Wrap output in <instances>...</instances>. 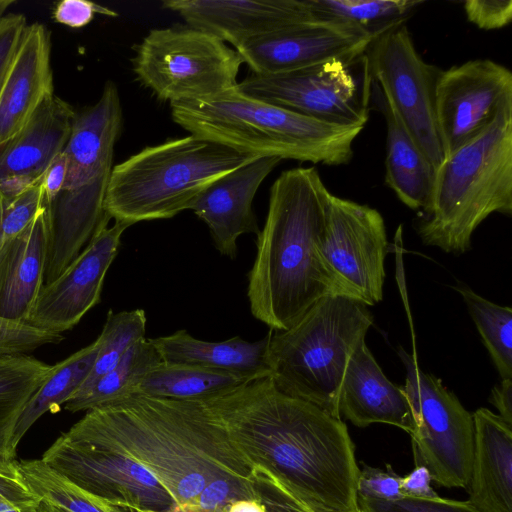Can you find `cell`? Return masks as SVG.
<instances>
[{
    "label": "cell",
    "instance_id": "cell-7",
    "mask_svg": "<svg viewBox=\"0 0 512 512\" xmlns=\"http://www.w3.org/2000/svg\"><path fill=\"white\" fill-rule=\"evenodd\" d=\"M255 158L190 134L145 147L113 167L104 212L130 226L172 218L211 183Z\"/></svg>",
    "mask_w": 512,
    "mask_h": 512
},
{
    "label": "cell",
    "instance_id": "cell-28",
    "mask_svg": "<svg viewBox=\"0 0 512 512\" xmlns=\"http://www.w3.org/2000/svg\"><path fill=\"white\" fill-rule=\"evenodd\" d=\"M100 347V339L81 348L68 358L54 364L48 378L31 397L21 413L12 438V448L17 445L28 429L45 413H56L80 388L90 373Z\"/></svg>",
    "mask_w": 512,
    "mask_h": 512
},
{
    "label": "cell",
    "instance_id": "cell-10",
    "mask_svg": "<svg viewBox=\"0 0 512 512\" xmlns=\"http://www.w3.org/2000/svg\"><path fill=\"white\" fill-rule=\"evenodd\" d=\"M236 88L332 125L364 128L369 119L372 79L365 53L283 73H252Z\"/></svg>",
    "mask_w": 512,
    "mask_h": 512
},
{
    "label": "cell",
    "instance_id": "cell-35",
    "mask_svg": "<svg viewBox=\"0 0 512 512\" xmlns=\"http://www.w3.org/2000/svg\"><path fill=\"white\" fill-rule=\"evenodd\" d=\"M42 180L28 185L0 183V258L42 206Z\"/></svg>",
    "mask_w": 512,
    "mask_h": 512
},
{
    "label": "cell",
    "instance_id": "cell-4",
    "mask_svg": "<svg viewBox=\"0 0 512 512\" xmlns=\"http://www.w3.org/2000/svg\"><path fill=\"white\" fill-rule=\"evenodd\" d=\"M173 121L195 137L254 157L338 166L353 157L363 127L309 118L241 93L236 86L204 99L171 103Z\"/></svg>",
    "mask_w": 512,
    "mask_h": 512
},
{
    "label": "cell",
    "instance_id": "cell-23",
    "mask_svg": "<svg viewBox=\"0 0 512 512\" xmlns=\"http://www.w3.org/2000/svg\"><path fill=\"white\" fill-rule=\"evenodd\" d=\"M468 502L479 512H512V426L487 408L473 414Z\"/></svg>",
    "mask_w": 512,
    "mask_h": 512
},
{
    "label": "cell",
    "instance_id": "cell-43",
    "mask_svg": "<svg viewBox=\"0 0 512 512\" xmlns=\"http://www.w3.org/2000/svg\"><path fill=\"white\" fill-rule=\"evenodd\" d=\"M432 478L425 466L417 465L401 479V491L404 496L416 498H436L438 494L431 486Z\"/></svg>",
    "mask_w": 512,
    "mask_h": 512
},
{
    "label": "cell",
    "instance_id": "cell-38",
    "mask_svg": "<svg viewBox=\"0 0 512 512\" xmlns=\"http://www.w3.org/2000/svg\"><path fill=\"white\" fill-rule=\"evenodd\" d=\"M363 512H479L467 500L416 498L404 496L397 500L358 498Z\"/></svg>",
    "mask_w": 512,
    "mask_h": 512
},
{
    "label": "cell",
    "instance_id": "cell-42",
    "mask_svg": "<svg viewBox=\"0 0 512 512\" xmlns=\"http://www.w3.org/2000/svg\"><path fill=\"white\" fill-rule=\"evenodd\" d=\"M95 14L117 16L115 11L87 0H63L53 10L56 22L72 28L86 26L94 19Z\"/></svg>",
    "mask_w": 512,
    "mask_h": 512
},
{
    "label": "cell",
    "instance_id": "cell-2",
    "mask_svg": "<svg viewBox=\"0 0 512 512\" xmlns=\"http://www.w3.org/2000/svg\"><path fill=\"white\" fill-rule=\"evenodd\" d=\"M64 434L140 463L177 505L191 504L217 478H252L254 464L201 400L135 393L87 411Z\"/></svg>",
    "mask_w": 512,
    "mask_h": 512
},
{
    "label": "cell",
    "instance_id": "cell-46",
    "mask_svg": "<svg viewBox=\"0 0 512 512\" xmlns=\"http://www.w3.org/2000/svg\"><path fill=\"white\" fill-rule=\"evenodd\" d=\"M226 512H267L258 499H240L231 503Z\"/></svg>",
    "mask_w": 512,
    "mask_h": 512
},
{
    "label": "cell",
    "instance_id": "cell-30",
    "mask_svg": "<svg viewBox=\"0 0 512 512\" xmlns=\"http://www.w3.org/2000/svg\"><path fill=\"white\" fill-rule=\"evenodd\" d=\"M161 362L150 339L142 338L86 393L67 400L64 408L72 413L89 411L134 394L148 372Z\"/></svg>",
    "mask_w": 512,
    "mask_h": 512
},
{
    "label": "cell",
    "instance_id": "cell-48",
    "mask_svg": "<svg viewBox=\"0 0 512 512\" xmlns=\"http://www.w3.org/2000/svg\"><path fill=\"white\" fill-rule=\"evenodd\" d=\"M141 511V510H140ZM141 512H157V511H141ZM160 512H204L194 505H177L175 504L171 508L160 511Z\"/></svg>",
    "mask_w": 512,
    "mask_h": 512
},
{
    "label": "cell",
    "instance_id": "cell-36",
    "mask_svg": "<svg viewBox=\"0 0 512 512\" xmlns=\"http://www.w3.org/2000/svg\"><path fill=\"white\" fill-rule=\"evenodd\" d=\"M63 339L60 333L43 330L26 321L0 317V356L26 354Z\"/></svg>",
    "mask_w": 512,
    "mask_h": 512
},
{
    "label": "cell",
    "instance_id": "cell-14",
    "mask_svg": "<svg viewBox=\"0 0 512 512\" xmlns=\"http://www.w3.org/2000/svg\"><path fill=\"white\" fill-rule=\"evenodd\" d=\"M41 459L82 489L112 504L157 512L176 504L165 486L140 463L71 440L64 433Z\"/></svg>",
    "mask_w": 512,
    "mask_h": 512
},
{
    "label": "cell",
    "instance_id": "cell-12",
    "mask_svg": "<svg viewBox=\"0 0 512 512\" xmlns=\"http://www.w3.org/2000/svg\"><path fill=\"white\" fill-rule=\"evenodd\" d=\"M365 55L372 82L437 170L445 158L435 106V88L441 70L417 52L405 21L380 33Z\"/></svg>",
    "mask_w": 512,
    "mask_h": 512
},
{
    "label": "cell",
    "instance_id": "cell-45",
    "mask_svg": "<svg viewBox=\"0 0 512 512\" xmlns=\"http://www.w3.org/2000/svg\"><path fill=\"white\" fill-rule=\"evenodd\" d=\"M489 401L498 410L499 415L512 426V379H502L491 391Z\"/></svg>",
    "mask_w": 512,
    "mask_h": 512
},
{
    "label": "cell",
    "instance_id": "cell-34",
    "mask_svg": "<svg viewBox=\"0 0 512 512\" xmlns=\"http://www.w3.org/2000/svg\"><path fill=\"white\" fill-rule=\"evenodd\" d=\"M314 11L333 19L382 30L405 21L419 0H308Z\"/></svg>",
    "mask_w": 512,
    "mask_h": 512
},
{
    "label": "cell",
    "instance_id": "cell-47",
    "mask_svg": "<svg viewBox=\"0 0 512 512\" xmlns=\"http://www.w3.org/2000/svg\"><path fill=\"white\" fill-rule=\"evenodd\" d=\"M279 480V479H278ZM280 481V480H279ZM281 482V481H280ZM282 483V482H281ZM283 484V483H282ZM284 485V484H283ZM285 486V485H284ZM286 487V486H285ZM287 488V487H286ZM288 489V488H287ZM289 490V489H288ZM292 495L294 496L295 500L297 501L298 505L300 506L302 512H363L359 507L355 510H351V511H340V510H335V509H331V508H326L314 501H311L309 499H306L304 497H301L297 494H295L294 492H292L291 490H289Z\"/></svg>",
    "mask_w": 512,
    "mask_h": 512
},
{
    "label": "cell",
    "instance_id": "cell-33",
    "mask_svg": "<svg viewBox=\"0 0 512 512\" xmlns=\"http://www.w3.org/2000/svg\"><path fill=\"white\" fill-rule=\"evenodd\" d=\"M146 323L147 318L143 309L117 313L109 310L103 329L98 336L100 347L94 365L72 397L86 393L120 361L130 346L145 338Z\"/></svg>",
    "mask_w": 512,
    "mask_h": 512
},
{
    "label": "cell",
    "instance_id": "cell-41",
    "mask_svg": "<svg viewBox=\"0 0 512 512\" xmlns=\"http://www.w3.org/2000/svg\"><path fill=\"white\" fill-rule=\"evenodd\" d=\"M27 25L23 14L9 13L0 17V91L12 66Z\"/></svg>",
    "mask_w": 512,
    "mask_h": 512
},
{
    "label": "cell",
    "instance_id": "cell-50",
    "mask_svg": "<svg viewBox=\"0 0 512 512\" xmlns=\"http://www.w3.org/2000/svg\"><path fill=\"white\" fill-rule=\"evenodd\" d=\"M14 3V0H0V17H2L8 7Z\"/></svg>",
    "mask_w": 512,
    "mask_h": 512
},
{
    "label": "cell",
    "instance_id": "cell-17",
    "mask_svg": "<svg viewBox=\"0 0 512 512\" xmlns=\"http://www.w3.org/2000/svg\"><path fill=\"white\" fill-rule=\"evenodd\" d=\"M105 213L96 232L76 259L51 283L43 284L26 322L60 333L72 329L100 302L105 275L117 256L121 236L130 225Z\"/></svg>",
    "mask_w": 512,
    "mask_h": 512
},
{
    "label": "cell",
    "instance_id": "cell-20",
    "mask_svg": "<svg viewBox=\"0 0 512 512\" xmlns=\"http://www.w3.org/2000/svg\"><path fill=\"white\" fill-rule=\"evenodd\" d=\"M53 94L50 32L33 23L25 29L0 91V144L15 136Z\"/></svg>",
    "mask_w": 512,
    "mask_h": 512
},
{
    "label": "cell",
    "instance_id": "cell-3",
    "mask_svg": "<svg viewBox=\"0 0 512 512\" xmlns=\"http://www.w3.org/2000/svg\"><path fill=\"white\" fill-rule=\"evenodd\" d=\"M330 196L313 167L283 171L270 188L247 297L252 315L271 330L290 328L326 296L351 297L320 252Z\"/></svg>",
    "mask_w": 512,
    "mask_h": 512
},
{
    "label": "cell",
    "instance_id": "cell-18",
    "mask_svg": "<svg viewBox=\"0 0 512 512\" xmlns=\"http://www.w3.org/2000/svg\"><path fill=\"white\" fill-rule=\"evenodd\" d=\"M162 7L234 48L258 36L329 18L315 12L308 0H165Z\"/></svg>",
    "mask_w": 512,
    "mask_h": 512
},
{
    "label": "cell",
    "instance_id": "cell-1",
    "mask_svg": "<svg viewBox=\"0 0 512 512\" xmlns=\"http://www.w3.org/2000/svg\"><path fill=\"white\" fill-rule=\"evenodd\" d=\"M201 401L230 441L289 490L326 508L359 507L360 469L341 419L283 393L270 376Z\"/></svg>",
    "mask_w": 512,
    "mask_h": 512
},
{
    "label": "cell",
    "instance_id": "cell-37",
    "mask_svg": "<svg viewBox=\"0 0 512 512\" xmlns=\"http://www.w3.org/2000/svg\"><path fill=\"white\" fill-rule=\"evenodd\" d=\"M240 499H258L252 478L220 477L212 480L187 505H194L204 512H226L231 503Z\"/></svg>",
    "mask_w": 512,
    "mask_h": 512
},
{
    "label": "cell",
    "instance_id": "cell-32",
    "mask_svg": "<svg viewBox=\"0 0 512 512\" xmlns=\"http://www.w3.org/2000/svg\"><path fill=\"white\" fill-rule=\"evenodd\" d=\"M462 296L482 341L502 379H512V309L500 306L460 283Z\"/></svg>",
    "mask_w": 512,
    "mask_h": 512
},
{
    "label": "cell",
    "instance_id": "cell-19",
    "mask_svg": "<svg viewBox=\"0 0 512 512\" xmlns=\"http://www.w3.org/2000/svg\"><path fill=\"white\" fill-rule=\"evenodd\" d=\"M281 160L255 158L211 183L191 204L190 210L207 225L221 255L235 259L238 238L259 233L253 200L261 183Z\"/></svg>",
    "mask_w": 512,
    "mask_h": 512
},
{
    "label": "cell",
    "instance_id": "cell-22",
    "mask_svg": "<svg viewBox=\"0 0 512 512\" xmlns=\"http://www.w3.org/2000/svg\"><path fill=\"white\" fill-rule=\"evenodd\" d=\"M76 111L55 94L48 96L26 125L0 144V183H32L43 178L64 149Z\"/></svg>",
    "mask_w": 512,
    "mask_h": 512
},
{
    "label": "cell",
    "instance_id": "cell-8",
    "mask_svg": "<svg viewBox=\"0 0 512 512\" xmlns=\"http://www.w3.org/2000/svg\"><path fill=\"white\" fill-rule=\"evenodd\" d=\"M373 324L360 300L330 295L294 325L269 333L266 362L283 393L341 419L339 394L347 364Z\"/></svg>",
    "mask_w": 512,
    "mask_h": 512
},
{
    "label": "cell",
    "instance_id": "cell-26",
    "mask_svg": "<svg viewBox=\"0 0 512 512\" xmlns=\"http://www.w3.org/2000/svg\"><path fill=\"white\" fill-rule=\"evenodd\" d=\"M371 94L386 122L385 184L407 207L425 212L432 199L436 169L414 143L373 82Z\"/></svg>",
    "mask_w": 512,
    "mask_h": 512
},
{
    "label": "cell",
    "instance_id": "cell-24",
    "mask_svg": "<svg viewBox=\"0 0 512 512\" xmlns=\"http://www.w3.org/2000/svg\"><path fill=\"white\" fill-rule=\"evenodd\" d=\"M48 220L43 206L12 240L0 266V317L27 321L44 284Z\"/></svg>",
    "mask_w": 512,
    "mask_h": 512
},
{
    "label": "cell",
    "instance_id": "cell-9",
    "mask_svg": "<svg viewBox=\"0 0 512 512\" xmlns=\"http://www.w3.org/2000/svg\"><path fill=\"white\" fill-rule=\"evenodd\" d=\"M132 63L140 83L171 104L235 87L243 60L215 35L187 26L152 29L135 47Z\"/></svg>",
    "mask_w": 512,
    "mask_h": 512
},
{
    "label": "cell",
    "instance_id": "cell-6",
    "mask_svg": "<svg viewBox=\"0 0 512 512\" xmlns=\"http://www.w3.org/2000/svg\"><path fill=\"white\" fill-rule=\"evenodd\" d=\"M123 114L116 85L107 81L99 100L76 112L63 149V186L42 203L48 220L44 284L55 280L88 244L105 216L104 199Z\"/></svg>",
    "mask_w": 512,
    "mask_h": 512
},
{
    "label": "cell",
    "instance_id": "cell-11",
    "mask_svg": "<svg viewBox=\"0 0 512 512\" xmlns=\"http://www.w3.org/2000/svg\"><path fill=\"white\" fill-rule=\"evenodd\" d=\"M399 356L406 368L402 389L414 420L410 436L415 466H425L441 487L467 490L474 451L473 415L402 347Z\"/></svg>",
    "mask_w": 512,
    "mask_h": 512
},
{
    "label": "cell",
    "instance_id": "cell-51",
    "mask_svg": "<svg viewBox=\"0 0 512 512\" xmlns=\"http://www.w3.org/2000/svg\"><path fill=\"white\" fill-rule=\"evenodd\" d=\"M129 509H130V512H141L138 508L136 507H132V506H128Z\"/></svg>",
    "mask_w": 512,
    "mask_h": 512
},
{
    "label": "cell",
    "instance_id": "cell-16",
    "mask_svg": "<svg viewBox=\"0 0 512 512\" xmlns=\"http://www.w3.org/2000/svg\"><path fill=\"white\" fill-rule=\"evenodd\" d=\"M388 28L371 30L343 20L320 18L246 40L235 50L254 74L283 73L361 55Z\"/></svg>",
    "mask_w": 512,
    "mask_h": 512
},
{
    "label": "cell",
    "instance_id": "cell-25",
    "mask_svg": "<svg viewBox=\"0 0 512 512\" xmlns=\"http://www.w3.org/2000/svg\"><path fill=\"white\" fill-rule=\"evenodd\" d=\"M162 362L200 366L222 370L248 381L270 376L266 362L269 334L250 342L239 336L220 341L200 340L186 330L157 338H149Z\"/></svg>",
    "mask_w": 512,
    "mask_h": 512
},
{
    "label": "cell",
    "instance_id": "cell-39",
    "mask_svg": "<svg viewBox=\"0 0 512 512\" xmlns=\"http://www.w3.org/2000/svg\"><path fill=\"white\" fill-rule=\"evenodd\" d=\"M386 470L364 465L357 480L358 498L397 500L404 497L401 491V479L387 464Z\"/></svg>",
    "mask_w": 512,
    "mask_h": 512
},
{
    "label": "cell",
    "instance_id": "cell-44",
    "mask_svg": "<svg viewBox=\"0 0 512 512\" xmlns=\"http://www.w3.org/2000/svg\"><path fill=\"white\" fill-rule=\"evenodd\" d=\"M67 169V159L63 150L53 159L44 173L42 180L43 199L42 203H48L61 190Z\"/></svg>",
    "mask_w": 512,
    "mask_h": 512
},
{
    "label": "cell",
    "instance_id": "cell-49",
    "mask_svg": "<svg viewBox=\"0 0 512 512\" xmlns=\"http://www.w3.org/2000/svg\"><path fill=\"white\" fill-rule=\"evenodd\" d=\"M37 512H68L62 508L53 506L45 501H40Z\"/></svg>",
    "mask_w": 512,
    "mask_h": 512
},
{
    "label": "cell",
    "instance_id": "cell-13",
    "mask_svg": "<svg viewBox=\"0 0 512 512\" xmlns=\"http://www.w3.org/2000/svg\"><path fill=\"white\" fill-rule=\"evenodd\" d=\"M387 250L379 211L331 194L320 252L349 295L367 306L383 299Z\"/></svg>",
    "mask_w": 512,
    "mask_h": 512
},
{
    "label": "cell",
    "instance_id": "cell-21",
    "mask_svg": "<svg viewBox=\"0 0 512 512\" xmlns=\"http://www.w3.org/2000/svg\"><path fill=\"white\" fill-rule=\"evenodd\" d=\"M339 412L361 428L384 423L409 435L414 430L406 394L385 376L365 341L357 346L347 364L339 394Z\"/></svg>",
    "mask_w": 512,
    "mask_h": 512
},
{
    "label": "cell",
    "instance_id": "cell-40",
    "mask_svg": "<svg viewBox=\"0 0 512 512\" xmlns=\"http://www.w3.org/2000/svg\"><path fill=\"white\" fill-rule=\"evenodd\" d=\"M464 11L468 21L478 28L500 29L512 20V1L468 0L464 2Z\"/></svg>",
    "mask_w": 512,
    "mask_h": 512
},
{
    "label": "cell",
    "instance_id": "cell-5",
    "mask_svg": "<svg viewBox=\"0 0 512 512\" xmlns=\"http://www.w3.org/2000/svg\"><path fill=\"white\" fill-rule=\"evenodd\" d=\"M493 213L512 215V99L478 137L444 158L417 233L425 245L462 254Z\"/></svg>",
    "mask_w": 512,
    "mask_h": 512
},
{
    "label": "cell",
    "instance_id": "cell-27",
    "mask_svg": "<svg viewBox=\"0 0 512 512\" xmlns=\"http://www.w3.org/2000/svg\"><path fill=\"white\" fill-rule=\"evenodd\" d=\"M54 365L26 354L0 356V477L20 480L12 438L17 421Z\"/></svg>",
    "mask_w": 512,
    "mask_h": 512
},
{
    "label": "cell",
    "instance_id": "cell-31",
    "mask_svg": "<svg viewBox=\"0 0 512 512\" xmlns=\"http://www.w3.org/2000/svg\"><path fill=\"white\" fill-rule=\"evenodd\" d=\"M22 484L40 500L68 512H130L79 487L42 459L16 462Z\"/></svg>",
    "mask_w": 512,
    "mask_h": 512
},
{
    "label": "cell",
    "instance_id": "cell-29",
    "mask_svg": "<svg viewBox=\"0 0 512 512\" xmlns=\"http://www.w3.org/2000/svg\"><path fill=\"white\" fill-rule=\"evenodd\" d=\"M245 382H248L246 378L222 370L161 362L148 372L135 393L175 400H204Z\"/></svg>",
    "mask_w": 512,
    "mask_h": 512
},
{
    "label": "cell",
    "instance_id": "cell-15",
    "mask_svg": "<svg viewBox=\"0 0 512 512\" xmlns=\"http://www.w3.org/2000/svg\"><path fill=\"white\" fill-rule=\"evenodd\" d=\"M510 99L512 73L493 60H469L441 70L435 106L445 157L478 137Z\"/></svg>",
    "mask_w": 512,
    "mask_h": 512
}]
</instances>
